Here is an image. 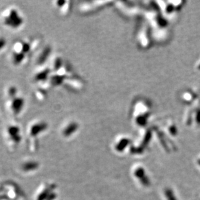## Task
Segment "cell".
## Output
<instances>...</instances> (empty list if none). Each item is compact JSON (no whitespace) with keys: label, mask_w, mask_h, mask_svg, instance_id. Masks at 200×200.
Segmentation results:
<instances>
[{"label":"cell","mask_w":200,"mask_h":200,"mask_svg":"<svg viewBox=\"0 0 200 200\" xmlns=\"http://www.w3.org/2000/svg\"><path fill=\"white\" fill-rule=\"evenodd\" d=\"M2 15L3 23L7 27L18 29L23 23V19L20 16L18 11L14 8L5 10Z\"/></svg>","instance_id":"obj_1"},{"label":"cell","mask_w":200,"mask_h":200,"mask_svg":"<svg viewBox=\"0 0 200 200\" xmlns=\"http://www.w3.org/2000/svg\"><path fill=\"white\" fill-rule=\"evenodd\" d=\"M23 106H24V100L22 97H16L10 99L9 107L14 115H18L22 111Z\"/></svg>","instance_id":"obj_2"},{"label":"cell","mask_w":200,"mask_h":200,"mask_svg":"<svg viewBox=\"0 0 200 200\" xmlns=\"http://www.w3.org/2000/svg\"><path fill=\"white\" fill-rule=\"evenodd\" d=\"M47 127V124L42 121L37 122L31 124L29 128V134L31 137L35 138L38 134L44 132Z\"/></svg>","instance_id":"obj_3"},{"label":"cell","mask_w":200,"mask_h":200,"mask_svg":"<svg viewBox=\"0 0 200 200\" xmlns=\"http://www.w3.org/2000/svg\"><path fill=\"white\" fill-rule=\"evenodd\" d=\"M7 133L9 136V139L14 143L17 144L21 140L20 135V128L19 127L15 125H11L8 126L7 128Z\"/></svg>","instance_id":"obj_4"},{"label":"cell","mask_w":200,"mask_h":200,"mask_svg":"<svg viewBox=\"0 0 200 200\" xmlns=\"http://www.w3.org/2000/svg\"><path fill=\"white\" fill-rule=\"evenodd\" d=\"M31 45L29 42L23 41H17L13 45L12 52L23 53L26 54L31 49Z\"/></svg>","instance_id":"obj_5"},{"label":"cell","mask_w":200,"mask_h":200,"mask_svg":"<svg viewBox=\"0 0 200 200\" xmlns=\"http://www.w3.org/2000/svg\"><path fill=\"white\" fill-rule=\"evenodd\" d=\"M51 49L50 46H46L44 47V49H42L41 53L38 56L37 59V64L38 66H42L46 62L47 58L49 57V56L51 53Z\"/></svg>","instance_id":"obj_6"},{"label":"cell","mask_w":200,"mask_h":200,"mask_svg":"<svg viewBox=\"0 0 200 200\" xmlns=\"http://www.w3.org/2000/svg\"><path fill=\"white\" fill-rule=\"evenodd\" d=\"M50 74V69H45L38 73L34 77V81L37 82H43L48 78Z\"/></svg>","instance_id":"obj_7"},{"label":"cell","mask_w":200,"mask_h":200,"mask_svg":"<svg viewBox=\"0 0 200 200\" xmlns=\"http://www.w3.org/2000/svg\"><path fill=\"white\" fill-rule=\"evenodd\" d=\"M26 58V54L23 53H12V60L14 65L15 66H18L23 62Z\"/></svg>","instance_id":"obj_8"},{"label":"cell","mask_w":200,"mask_h":200,"mask_svg":"<svg viewBox=\"0 0 200 200\" xmlns=\"http://www.w3.org/2000/svg\"><path fill=\"white\" fill-rule=\"evenodd\" d=\"M36 97L38 100L44 101L47 98V92L44 89H38L35 92Z\"/></svg>","instance_id":"obj_9"},{"label":"cell","mask_w":200,"mask_h":200,"mask_svg":"<svg viewBox=\"0 0 200 200\" xmlns=\"http://www.w3.org/2000/svg\"><path fill=\"white\" fill-rule=\"evenodd\" d=\"M18 92V90L17 87L14 86H10L7 90V95L9 99H12L17 97V93Z\"/></svg>","instance_id":"obj_10"},{"label":"cell","mask_w":200,"mask_h":200,"mask_svg":"<svg viewBox=\"0 0 200 200\" xmlns=\"http://www.w3.org/2000/svg\"><path fill=\"white\" fill-rule=\"evenodd\" d=\"M61 66V61L60 60V58H57L56 59L54 63V65H53V69L55 71H58Z\"/></svg>","instance_id":"obj_11"},{"label":"cell","mask_w":200,"mask_h":200,"mask_svg":"<svg viewBox=\"0 0 200 200\" xmlns=\"http://www.w3.org/2000/svg\"><path fill=\"white\" fill-rule=\"evenodd\" d=\"M7 44V41L3 37H0V51L2 50Z\"/></svg>","instance_id":"obj_12"}]
</instances>
